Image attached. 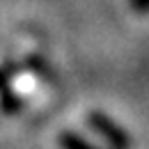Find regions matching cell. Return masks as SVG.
<instances>
[{
    "label": "cell",
    "mask_w": 149,
    "mask_h": 149,
    "mask_svg": "<svg viewBox=\"0 0 149 149\" xmlns=\"http://www.w3.org/2000/svg\"><path fill=\"white\" fill-rule=\"evenodd\" d=\"M87 122H90V126L112 149H131V140H129V135H126V131L122 129L119 124H115L108 115H103V112H90Z\"/></svg>",
    "instance_id": "1"
},
{
    "label": "cell",
    "mask_w": 149,
    "mask_h": 149,
    "mask_svg": "<svg viewBox=\"0 0 149 149\" xmlns=\"http://www.w3.org/2000/svg\"><path fill=\"white\" fill-rule=\"evenodd\" d=\"M60 147L62 149H101L96 145H92L90 140H85L83 135H76V133H69V131L60 135Z\"/></svg>",
    "instance_id": "2"
},
{
    "label": "cell",
    "mask_w": 149,
    "mask_h": 149,
    "mask_svg": "<svg viewBox=\"0 0 149 149\" xmlns=\"http://www.w3.org/2000/svg\"><path fill=\"white\" fill-rule=\"evenodd\" d=\"M133 5H135L138 12H142V14L147 12V0H133Z\"/></svg>",
    "instance_id": "3"
}]
</instances>
